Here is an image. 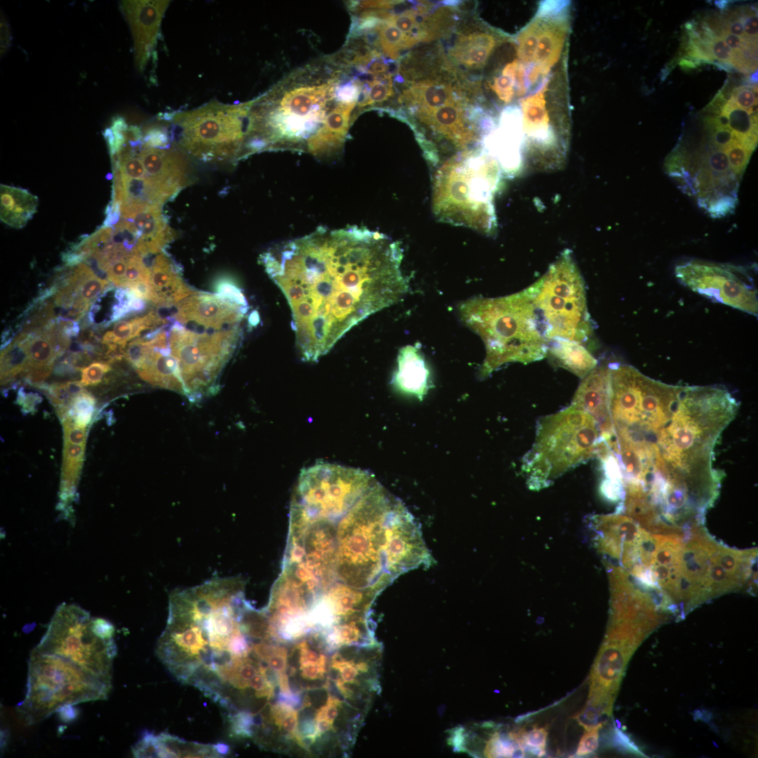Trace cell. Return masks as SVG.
<instances>
[{
    "label": "cell",
    "mask_w": 758,
    "mask_h": 758,
    "mask_svg": "<svg viewBox=\"0 0 758 758\" xmlns=\"http://www.w3.org/2000/svg\"><path fill=\"white\" fill-rule=\"evenodd\" d=\"M294 558L330 595L378 596L408 571L415 521L370 472L329 463L304 468L289 514Z\"/></svg>",
    "instance_id": "6da1fadb"
},
{
    "label": "cell",
    "mask_w": 758,
    "mask_h": 758,
    "mask_svg": "<svg viewBox=\"0 0 758 758\" xmlns=\"http://www.w3.org/2000/svg\"><path fill=\"white\" fill-rule=\"evenodd\" d=\"M398 241L351 226L319 227L260 257L284 293L301 359L317 361L352 328L408 291Z\"/></svg>",
    "instance_id": "7a4b0ae2"
},
{
    "label": "cell",
    "mask_w": 758,
    "mask_h": 758,
    "mask_svg": "<svg viewBox=\"0 0 758 758\" xmlns=\"http://www.w3.org/2000/svg\"><path fill=\"white\" fill-rule=\"evenodd\" d=\"M738 406L725 388L681 386L670 417L655 436L656 468L693 484L722 481V472L712 464L714 448Z\"/></svg>",
    "instance_id": "3957f363"
},
{
    "label": "cell",
    "mask_w": 758,
    "mask_h": 758,
    "mask_svg": "<svg viewBox=\"0 0 758 758\" xmlns=\"http://www.w3.org/2000/svg\"><path fill=\"white\" fill-rule=\"evenodd\" d=\"M458 310L462 321L484 342L482 378L506 364H528L547 355V343L525 289L503 297L470 298Z\"/></svg>",
    "instance_id": "277c9868"
},
{
    "label": "cell",
    "mask_w": 758,
    "mask_h": 758,
    "mask_svg": "<svg viewBox=\"0 0 758 758\" xmlns=\"http://www.w3.org/2000/svg\"><path fill=\"white\" fill-rule=\"evenodd\" d=\"M503 175L498 161L483 149L450 157L433 175V213L440 221L493 234L494 197Z\"/></svg>",
    "instance_id": "5b68a950"
},
{
    "label": "cell",
    "mask_w": 758,
    "mask_h": 758,
    "mask_svg": "<svg viewBox=\"0 0 758 758\" xmlns=\"http://www.w3.org/2000/svg\"><path fill=\"white\" fill-rule=\"evenodd\" d=\"M605 439L614 447H637L652 439L670 417L680 386L653 380L632 366L611 364Z\"/></svg>",
    "instance_id": "8992f818"
},
{
    "label": "cell",
    "mask_w": 758,
    "mask_h": 758,
    "mask_svg": "<svg viewBox=\"0 0 758 758\" xmlns=\"http://www.w3.org/2000/svg\"><path fill=\"white\" fill-rule=\"evenodd\" d=\"M601 441L594 419L571 405L538 421L535 441L522 468L531 486H545L552 479L597 456Z\"/></svg>",
    "instance_id": "52a82bcc"
},
{
    "label": "cell",
    "mask_w": 758,
    "mask_h": 758,
    "mask_svg": "<svg viewBox=\"0 0 758 758\" xmlns=\"http://www.w3.org/2000/svg\"><path fill=\"white\" fill-rule=\"evenodd\" d=\"M25 698L16 706L27 724H34L67 705L105 700L112 681L74 663L34 649L28 660Z\"/></svg>",
    "instance_id": "ba28073f"
},
{
    "label": "cell",
    "mask_w": 758,
    "mask_h": 758,
    "mask_svg": "<svg viewBox=\"0 0 758 758\" xmlns=\"http://www.w3.org/2000/svg\"><path fill=\"white\" fill-rule=\"evenodd\" d=\"M547 343L568 340L583 343L593 333L582 275L566 250L538 281L525 289Z\"/></svg>",
    "instance_id": "9c48e42d"
},
{
    "label": "cell",
    "mask_w": 758,
    "mask_h": 758,
    "mask_svg": "<svg viewBox=\"0 0 758 758\" xmlns=\"http://www.w3.org/2000/svg\"><path fill=\"white\" fill-rule=\"evenodd\" d=\"M254 100L225 104L213 100L198 108L173 113L179 128V145L199 159L213 161L242 156Z\"/></svg>",
    "instance_id": "30bf717a"
},
{
    "label": "cell",
    "mask_w": 758,
    "mask_h": 758,
    "mask_svg": "<svg viewBox=\"0 0 758 758\" xmlns=\"http://www.w3.org/2000/svg\"><path fill=\"white\" fill-rule=\"evenodd\" d=\"M93 618L78 605L60 604L34 649L44 653L62 657L112 681L117 646L114 639L107 640L95 632Z\"/></svg>",
    "instance_id": "8fae6325"
},
{
    "label": "cell",
    "mask_w": 758,
    "mask_h": 758,
    "mask_svg": "<svg viewBox=\"0 0 758 758\" xmlns=\"http://www.w3.org/2000/svg\"><path fill=\"white\" fill-rule=\"evenodd\" d=\"M171 321V354L178 364L184 394L195 401L215 387L217 378L241 335L237 331L194 332L173 319Z\"/></svg>",
    "instance_id": "7c38bea8"
},
{
    "label": "cell",
    "mask_w": 758,
    "mask_h": 758,
    "mask_svg": "<svg viewBox=\"0 0 758 758\" xmlns=\"http://www.w3.org/2000/svg\"><path fill=\"white\" fill-rule=\"evenodd\" d=\"M552 74L521 99L525 167L536 171L559 168L565 161L568 128L557 121L547 105Z\"/></svg>",
    "instance_id": "4fadbf2b"
},
{
    "label": "cell",
    "mask_w": 758,
    "mask_h": 758,
    "mask_svg": "<svg viewBox=\"0 0 758 758\" xmlns=\"http://www.w3.org/2000/svg\"><path fill=\"white\" fill-rule=\"evenodd\" d=\"M675 274L683 285L712 301L757 315V289L744 267L692 260L677 265Z\"/></svg>",
    "instance_id": "5bb4252c"
},
{
    "label": "cell",
    "mask_w": 758,
    "mask_h": 758,
    "mask_svg": "<svg viewBox=\"0 0 758 758\" xmlns=\"http://www.w3.org/2000/svg\"><path fill=\"white\" fill-rule=\"evenodd\" d=\"M175 307L173 319L195 332L241 329V322L248 310V306L234 304L219 295L197 292Z\"/></svg>",
    "instance_id": "9a60e30c"
},
{
    "label": "cell",
    "mask_w": 758,
    "mask_h": 758,
    "mask_svg": "<svg viewBox=\"0 0 758 758\" xmlns=\"http://www.w3.org/2000/svg\"><path fill=\"white\" fill-rule=\"evenodd\" d=\"M482 148L498 161L503 175L512 177L522 172L524 136L519 107L510 105L501 112L486 135Z\"/></svg>",
    "instance_id": "2e32d148"
},
{
    "label": "cell",
    "mask_w": 758,
    "mask_h": 758,
    "mask_svg": "<svg viewBox=\"0 0 758 758\" xmlns=\"http://www.w3.org/2000/svg\"><path fill=\"white\" fill-rule=\"evenodd\" d=\"M170 1H122L121 9L132 33L134 61L138 72L146 67L154 51L161 24Z\"/></svg>",
    "instance_id": "e0dca14e"
},
{
    "label": "cell",
    "mask_w": 758,
    "mask_h": 758,
    "mask_svg": "<svg viewBox=\"0 0 758 758\" xmlns=\"http://www.w3.org/2000/svg\"><path fill=\"white\" fill-rule=\"evenodd\" d=\"M138 155L147 180L164 203L187 182V163L180 150L146 147L141 142Z\"/></svg>",
    "instance_id": "ac0fdd59"
},
{
    "label": "cell",
    "mask_w": 758,
    "mask_h": 758,
    "mask_svg": "<svg viewBox=\"0 0 758 758\" xmlns=\"http://www.w3.org/2000/svg\"><path fill=\"white\" fill-rule=\"evenodd\" d=\"M568 9L561 6L538 7L536 15L540 17L541 23L533 64L552 70L561 59L569 31Z\"/></svg>",
    "instance_id": "d6986e66"
},
{
    "label": "cell",
    "mask_w": 758,
    "mask_h": 758,
    "mask_svg": "<svg viewBox=\"0 0 758 758\" xmlns=\"http://www.w3.org/2000/svg\"><path fill=\"white\" fill-rule=\"evenodd\" d=\"M609 397V366H597L583 378L571 403L594 419L601 438L610 432Z\"/></svg>",
    "instance_id": "ffe728a7"
},
{
    "label": "cell",
    "mask_w": 758,
    "mask_h": 758,
    "mask_svg": "<svg viewBox=\"0 0 758 758\" xmlns=\"http://www.w3.org/2000/svg\"><path fill=\"white\" fill-rule=\"evenodd\" d=\"M460 87L461 86L453 85L451 82L435 77L413 79L408 81L404 88L399 102L408 109L411 114L468 100Z\"/></svg>",
    "instance_id": "44dd1931"
},
{
    "label": "cell",
    "mask_w": 758,
    "mask_h": 758,
    "mask_svg": "<svg viewBox=\"0 0 758 758\" xmlns=\"http://www.w3.org/2000/svg\"><path fill=\"white\" fill-rule=\"evenodd\" d=\"M121 218L128 221L138 239L141 255L157 254L173 237V232L162 215L161 206H145L121 211Z\"/></svg>",
    "instance_id": "7402d4cb"
},
{
    "label": "cell",
    "mask_w": 758,
    "mask_h": 758,
    "mask_svg": "<svg viewBox=\"0 0 758 758\" xmlns=\"http://www.w3.org/2000/svg\"><path fill=\"white\" fill-rule=\"evenodd\" d=\"M143 338L146 340L147 350L143 359L135 368L138 375L153 386L184 394L178 364L171 354L169 344L158 347L149 339Z\"/></svg>",
    "instance_id": "603a6c76"
},
{
    "label": "cell",
    "mask_w": 758,
    "mask_h": 758,
    "mask_svg": "<svg viewBox=\"0 0 758 758\" xmlns=\"http://www.w3.org/2000/svg\"><path fill=\"white\" fill-rule=\"evenodd\" d=\"M150 301L159 307H173L196 293L179 275L169 258L158 253L150 265Z\"/></svg>",
    "instance_id": "cb8c5ba5"
},
{
    "label": "cell",
    "mask_w": 758,
    "mask_h": 758,
    "mask_svg": "<svg viewBox=\"0 0 758 758\" xmlns=\"http://www.w3.org/2000/svg\"><path fill=\"white\" fill-rule=\"evenodd\" d=\"M357 101L340 102L328 113L322 128L311 142L307 152L315 157H324L341 149Z\"/></svg>",
    "instance_id": "d4e9b609"
},
{
    "label": "cell",
    "mask_w": 758,
    "mask_h": 758,
    "mask_svg": "<svg viewBox=\"0 0 758 758\" xmlns=\"http://www.w3.org/2000/svg\"><path fill=\"white\" fill-rule=\"evenodd\" d=\"M499 41L491 31L463 32L450 48L449 56L457 65L468 69H479L486 64Z\"/></svg>",
    "instance_id": "484cf974"
},
{
    "label": "cell",
    "mask_w": 758,
    "mask_h": 758,
    "mask_svg": "<svg viewBox=\"0 0 758 758\" xmlns=\"http://www.w3.org/2000/svg\"><path fill=\"white\" fill-rule=\"evenodd\" d=\"M393 382L400 391L419 399L426 394L429 387V371L418 347L406 345L399 350Z\"/></svg>",
    "instance_id": "4316f807"
},
{
    "label": "cell",
    "mask_w": 758,
    "mask_h": 758,
    "mask_svg": "<svg viewBox=\"0 0 758 758\" xmlns=\"http://www.w3.org/2000/svg\"><path fill=\"white\" fill-rule=\"evenodd\" d=\"M1 220L14 228H22L36 213L38 197L28 190L1 184Z\"/></svg>",
    "instance_id": "83f0119b"
},
{
    "label": "cell",
    "mask_w": 758,
    "mask_h": 758,
    "mask_svg": "<svg viewBox=\"0 0 758 758\" xmlns=\"http://www.w3.org/2000/svg\"><path fill=\"white\" fill-rule=\"evenodd\" d=\"M547 355L554 364L581 378L597 366V360L582 343L576 341H550L547 343Z\"/></svg>",
    "instance_id": "f1b7e54d"
},
{
    "label": "cell",
    "mask_w": 758,
    "mask_h": 758,
    "mask_svg": "<svg viewBox=\"0 0 758 758\" xmlns=\"http://www.w3.org/2000/svg\"><path fill=\"white\" fill-rule=\"evenodd\" d=\"M366 13L370 15L366 28L374 29L378 46L391 60H397L405 51L421 42L418 36L405 34L392 24Z\"/></svg>",
    "instance_id": "f546056e"
},
{
    "label": "cell",
    "mask_w": 758,
    "mask_h": 758,
    "mask_svg": "<svg viewBox=\"0 0 758 758\" xmlns=\"http://www.w3.org/2000/svg\"><path fill=\"white\" fill-rule=\"evenodd\" d=\"M722 112L727 116L729 128L738 141L753 152L757 143V114H750L747 110L738 107L731 98Z\"/></svg>",
    "instance_id": "4dcf8cb0"
},
{
    "label": "cell",
    "mask_w": 758,
    "mask_h": 758,
    "mask_svg": "<svg viewBox=\"0 0 758 758\" xmlns=\"http://www.w3.org/2000/svg\"><path fill=\"white\" fill-rule=\"evenodd\" d=\"M28 354L25 342V333L22 332L13 343L1 353V381L5 384L28 368Z\"/></svg>",
    "instance_id": "1f68e13d"
},
{
    "label": "cell",
    "mask_w": 758,
    "mask_h": 758,
    "mask_svg": "<svg viewBox=\"0 0 758 758\" xmlns=\"http://www.w3.org/2000/svg\"><path fill=\"white\" fill-rule=\"evenodd\" d=\"M86 445L64 441L61 469V489L69 493L74 489L84 460Z\"/></svg>",
    "instance_id": "d6a6232c"
},
{
    "label": "cell",
    "mask_w": 758,
    "mask_h": 758,
    "mask_svg": "<svg viewBox=\"0 0 758 758\" xmlns=\"http://www.w3.org/2000/svg\"><path fill=\"white\" fill-rule=\"evenodd\" d=\"M80 381L55 383L44 387L60 420L65 417L74 397L83 390Z\"/></svg>",
    "instance_id": "836d02e7"
},
{
    "label": "cell",
    "mask_w": 758,
    "mask_h": 758,
    "mask_svg": "<svg viewBox=\"0 0 758 758\" xmlns=\"http://www.w3.org/2000/svg\"><path fill=\"white\" fill-rule=\"evenodd\" d=\"M541 18L536 14L533 19L517 34L515 40L518 60L526 67L533 64L538 33Z\"/></svg>",
    "instance_id": "e575fe53"
},
{
    "label": "cell",
    "mask_w": 758,
    "mask_h": 758,
    "mask_svg": "<svg viewBox=\"0 0 758 758\" xmlns=\"http://www.w3.org/2000/svg\"><path fill=\"white\" fill-rule=\"evenodd\" d=\"M365 91L364 99L359 103L360 107L385 102L394 93L392 76L390 73L373 76Z\"/></svg>",
    "instance_id": "d590c367"
},
{
    "label": "cell",
    "mask_w": 758,
    "mask_h": 758,
    "mask_svg": "<svg viewBox=\"0 0 758 758\" xmlns=\"http://www.w3.org/2000/svg\"><path fill=\"white\" fill-rule=\"evenodd\" d=\"M95 403L93 394L84 389L74 397L65 417L69 418L77 426L87 428L93 419Z\"/></svg>",
    "instance_id": "8d00e7d4"
},
{
    "label": "cell",
    "mask_w": 758,
    "mask_h": 758,
    "mask_svg": "<svg viewBox=\"0 0 758 758\" xmlns=\"http://www.w3.org/2000/svg\"><path fill=\"white\" fill-rule=\"evenodd\" d=\"M270 718L280 731L288 736L295 738L299 743L300 738L298 727V712L292 705L279 700L272 706Z\"/></svg>",
    "instance_id": "74e56055"
},
{
    "label": "cell",
    "mask_w": 758,
    "mask_h": 758,
    "mask_svg": "<svg viewBox=\"0 0 758 758\" xmlns=\"http://www.w3.org/2000/svg\"><path fill=\"white\" fill-rule=\"evenodd\" d=\"M519 745L526 752L543 756L545 753L547 731L544 727H533L530 730L517 729Z\"/></svg>",
    "instance_id": "f35d334b"
},
{
    "label": "cell",
    "mask_w": 758,
    "mask_h": 758,
    "mask_svg": "<svg viewBox=\"0 0 758 758\" xmlns=\"http://www.w3.org/2000/svg\"><path fill=\"white\" fill-rule=\"evenodd\" d=\"M128 126L124 118L114 117L111 121L110 126L105 129L103 135L111 157L119 152L126 144L125 133Z\"/></svg>",
    "instance_id": "ab89813d"
},
{
    "label": "cell",
    "mask_w": 758,
    "mask_h": 758,
    "mask_svg": "<svg viewBox=\"0 0 758 758\" xmlns=\"http://www.w3.org/2000/svg\"><path fill=\"white\" fill-rule=\"evenodd\" d=\"M723 150L727 155L731 170L740 178L752 152L742 145L737 138Z\"/></svg>",
    "instance_id": "60d3db41"
},
{
    "label": "cell",
    "mask_w": 758,
    "mask_h": 758,
    "mask_svg": "<svg viewBox=\"0 0 758 758\" xmlns=\"http://www.w3.org/2000/svg\"><path fill=\"white\" fill-rule=\"evenodd\" d=\"M501 74L508 77L512 80L517 97L524 95L529 91L526 81V66L518 59H514L506 64L502 69Z\"/></svg>",
    "instance_id": "b9f144b4"
},
{
    "label": "cell",
    "mask_w": 758,
    "mask_h": 758,
    "mask_svg": "<svg viewBox=\"0 0 758 758\" xmlns=\"http://www.w3.org/2000/svg\"><path fill=\"white\" fill-rule=\"evenodd\" d=\"M215 291L224 299L242 306H248L247 300L238 286L227 278L218 279L215 284Z\"/></svg>",
    "instance_id": "7bdbcfd3"
},
{
    "label": "cell",
    "mask_w": 758,
    "mask_h": 758,
    "mask_svg": "<svg viewBox=\"0 0 758 758\" xmlns=\"http://www.w3.org/2000/svg\"><path fill=\"white\" fill-rule=\"evenodd\" d=\"M111 369V366L107 362H93L81 368L80 382L84 387L97 385L102 380L105 374L109 372Z\"/></svg>",
    "instance_id": "ee69618b"
},
{
    "label": "cell",
    "mask_w": 758,
    "mask_h": 758,
    "mask_svg": "<svg viewBox=\"0 0 758 758\" xmlns=\"http://www.w3.org/2000/svg\"><path fill=\"white\" fill-rule=\"evenodd\" d=\"M489 86L499 100L505 104L510 103L517 96L514 84L507 76L500 74L495 77Z\"/></svg>",
    "instance_id": "f6af8a7d"
},
{
    "label": "cell",
    "mask_w": 758,
    "mask_h": 758,
    "mask_svg": "<svg viewBox=\"0 0 758 758\" xmlns=\"http://www.w3.org/2000/svg\"><path fill=\"white\" fill-rule=\"evenodd\" d=\"M744 33L748 41L757 43V10L753 6L740 7Z\"/></svg>",
    "instance_id": "bcb514c9"
},
{
    "label": "cell",
    "mask_w": 758,
    "mask_h": 758,
    "mask_svg": "<svg viewBox=\"0 0 758 758\" xmlns=\"http://www.w3.org/2000/svg\"><path fill=\"white\" fill-rule=\"evenodd\" d=\"M601 724L585 727L586 731L581 737L578 743L576 754L578 756L588 755L594 752L598 746L599 730Z\"/></svg>",
    "instance_id": "7dc6e473"
},
{
    "label": "cell",
    "mask_w": 758,
    "mask_h": 758,
    "mask_svg": "<svg viewBox=\"0 0 758 758\" xmlns=\"http://www.w3.org/2000/svg\"><path fill=\"white\" fill-rule=\"evenodd\" d=\"M61 423L63 429L64 441L74 444H86L87 428L77 426L68 417L62 418Z\"/></svg>",
    "instance_id": "c3c4849f"
},
{
    "label": "cell",
    "mask_w": 758,
    "mask_h": 758,
    "mask_svg": "<svg viewBox=\"0 0 758 758\" xmlns=\"http://www.w3.org/2000/svg\"><path fill=\"white\" fill-rule=\"evenodd\" d=\"M128 258L114 260L105 270L108 281L117 288H123L124 285Z\"/></svg>",
    "instance_id": "681fc988"
},
{
    "label": "cell",
    "mask_w": 758,
    "mask_h": 758,
    "mask_svg": "<svg viewBox=\"0 0 758 758\" xmlns=\"http://www.w3.org/2000/svg\"><path fill=\"white\" fill-rule=\"evenodd\" d=\"M752 87L741 86L732 89L731 98L738 107L747 110L757 104V96L754 95Z\"/></svg>",
    "instance_id": "f907efd6"
},
{
    "label": "cell",
    "mask_w": 758,
    "mask_h": 758,
    "mask_svg": "<svg viewBox=\"0 0 758 758\" xmlns=\"http://www.w3.org/2000/svg\"><path fill=\"white\" fill-rule=\"evenodd\" d=\"M168 141L169 138L167 133L159 127H152L147 129L142 139V143L144 146L156 148L168 147Z\"/></svg>",
    "instance_id": "816d5d0a"
},
{
    "label": "cell",
    "mask_w": 758,
    "mask_h": 758,
    "mask_svg": "<svg viewBox=\"0 0 758 758\" xmlns=\"http://www.w3.org/2000/svg\"><path fill=\"white\" fill-rule=\"evenodd\" d=\"M297 648L300 652V663H314L326 667V656L310 649L306 640L298 643Z\"/></svg>",
    "instance_id": "f5cc1de1"
},
{
    "label": "cell",
    "mask_w": 758,
    "mask_h": 758,
    "mask_svg": "<svg viewBox=\"0 0 758 758\" xmlns=\"http://www.w3.org/2000/svg\"><path fill=\"white\" fill-rule=\"evenodd\" d=\"M710 46L712 53L717 61L731 66L733 53L730 47L722 39L716 36L710 44Z\"/></svg>",
    "instance_id": "db71d44e"
},
{
    "label": "cell",
    "mask_w": 758,
    "mask_h": 758,
    "mask_svg": "<svg viewBox=\"0 0 758 758\" xmlns=\"http://www.w3.org/2000/svg\"><path fill=\"white\" fill-rule=\"evenodd\" d=\"M710 133L712 145L722 149H724L736 140V137L729 128H717Z\"/></svg>",
    "instance_id": "11a10c76"
},
{
    "label": "cell",
    "mask_w": 758,
    "mask_h": 758,
    "mask_svg": "<svg viewBox=\"0 0 758 758\" xmlns=\"http://www.w3.org/2000/svg\"><path fill=\"white\" fill-rule=\"evenodd\" d=\"M301 675L304 679L315 680L321 679L326 672V667L314 663H300Z\"/></svg>",
    "instance_id": "9f6ffc18"
},
{
    "label": "cell",
    "mask_w": 758,
    "mask_h": 758,
    "mask_svg": "<svg viewBox=\"0 0 758 758\" xmlns=\"http://www.w3.org/2000/svg\"><path fill=\"white\" fill-rule=\"evenodd\" d=\"M403 1H360L359 8L368 11H385L401 4Z\"/></svg>",
    "instance_id": "6f0895ef"
},
{
    "label": "cell",
    "mask_w": 758,
    "mask_h": 758,
    "mask_svg": "<svg viewBox=\"0 0 758 758\" xmlns=\"http://www.w3.org/2000/svg\"><path fill=\"white\" fill-rule=\"evenodd\" d=\"M719 38L722 39L733 51L742 50L745 48L750 44H757V43L745 41L740 36L731 34L727 32H724Z\"/></svg>",
    "instance_id": "680465c9"
},
{
    "label": "cell",
    "mask_w": 758,
    "mask_h": 758,
    "mask_svg": "<svg viewBox=\"0 0 758 758\" xmlns=\"http://www.w3.org/2000/svg\"><path fill=\"white\" fill-rule=\"evenodd\" d=\"M1 56L4 55L9 48L11 44V34L10 27L5 19L4 16L1 15Z\"/></svg>",
    "instance_id": "91938a15"
},
{
    "label": "cell",
    "mask_w": 758,
    "mask_h": 758,
    "mask_svg": "<svg viewBox=\"0 0 758 758\" xmlns=\"http://www.w3.org/2000/svg\"><path fill=\"white\" fill-rule=\"evenodd\" d=\"M59 714L60 718L64 722H69L74 719L77 715V710L72 705H67L62 707L57 712Z\"/></svg>",
    "instance_id": "94428289"
},
{
    "label": "cell",
    "mask_w": 758,
    "mask_h": 758,
    "mask_svg": "<svg viewBox=\"0 0 758 758\" xmlns=\"http://www.w3.org/2000/svg\"><path fill=\"white\" fill-rule=\"evenodd\" d=\"M215 746L216 751L220 754V756L226 755V754H228V752L230 751L229 746L227 745H226V744L218 743V744H215Z\"/></svg>",
    "instance_id": "6125c7cd"
},
{
    "label": "cell",
    "mask_w": 758,
    "mask_h": 758,
    "mask_svg": "<svg viewBox=\"0 0 758 758\" xmlns=\"http://www.w3.org/2000/svg\"><path fill=\"white\" fill-rule=\"evenodd\" d=\"M731 2H732V1H724V0L714 1V5L717 6V8L720 9L721 11L723 13L724 11L729 9V6L731 4Z\"/></svg>",
    "instance_id": "be15d7a7"
},
{
    "label": "cell",
    "mask_w": 758,
    "mask_h": 758,
    "mask_svg": "<svg viewBox=\"0 0 758 758\" xmlns=\"http://www.w3.org/2000/svg\"><path fill=\"white\" fill-rule=\"evenodd\" d=\"M747 81L751 86L757 85V69L754 71L753 73L749 76Z\"/></svg>",
    "instance_id": "e7e4bbea"
}]
</instances>
